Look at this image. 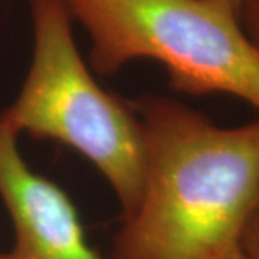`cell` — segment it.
Instances as JSON below:
<instances>
[{
  "label": "cell",
  "instance_id": "6da1fadb",
  "mask_svg": "<svg viewBox=\"0 0 259 259\" xmlns=\"http://www.w3.org/2000/svg\"><path fill=\"white\" fill-rule=\"evenodd\" d=\"M144 173L112 259H212L259 206V120L225 128L180 102H141Z\"/></svg>",
  "mask_w": 259,
  "mask_h": 259
},
{
  "label": "cell",
  "instance_id": "7a4b0ae2",
  "mask_svg": "<svg viewBox=\"0 0 259 259\" xmlns=\"http://www.w3.org/2000/svg\"><path fill=\"white\" fill-rule=\"evenodd\" d=\"M101 75L136 59L166 68L173 90L229 94L259 110V51L229 0H65Z\"/></svg>",
  "mask_w": 259,
  "mask_h": 259
},
{
  "label": "cell",
  "instance_id": "3957f363",
  "mask_svg": "<svg viewBox=\"0 0 259 259\" xmlns=\"http://www.w3.org/2000/svg\"><path fill=\"white\" fill-rule=\"evenodd\" d=\"M30 13L32 64L0 120L18 136L55 140L82 154L110 183L127 218L143 185L141 121L94 79L76 47L65 0H30Z\"/></svg>",
  "mask_w": 259,
  "mask_h": 259
},
{
  "label": "cell",
  "instance_id": "277c9868",
  "mask_svg": "<svg viewBox=\"0 0 259 259\" xmlns=\"http://www.w3.org/2000/svg\"><path fill=\"white\" fill-rule=\"evenodd\" d=\"M18 137L0 120V197L15 229V243L0 259H102L69 196L29 168Z\"/></svg>",
  "mask_w": 259,
  "mask_h": 259
},
{
  "label": "cell",
  "instance_id": "5b68a950",
  "mask_svg": "<svg viewBox=\"0 0 259 259\" xmlns=\"http://www.w3.org/2000/svg\"><path fill=\"white\" fill-rule=\"evenodd\" d=\"M238 13L245 33L259 51V0H241Z\"/></svg>",
  "mask_w": 259,
  "mask_h": 259
},
{
  "label": "cell",
  "instance_id": "8992f818",
  "mask_svg": "<svg viewBox=\"0 0 259 259\" xmlns=\"http://www.w3.org/2000/svg\"><path fill=\"white\" fill-rule=\"evenodd\" d=\"M242 250L249 259H259V206L250 214L239 239Z\"/></svg>",
  "mask_w": 259,
  "mask_h": 259
},
{
  "label": "cell",
  "instance_id": "52a82bcc",
  "mask_svg": "<svg viewBox=\"0 0 259 259\" xmlns=\"http://www.w3.org/2000/svg\"><path fill=\"white\" fill-rule=\"evenodd\" d=\"M212 259H249L246 256V253L242 250L241 245L238 243V245H235V246H232L228 250H225L222 253H219L218 256H214Z\"/></svg>",
  "mask_w": 259,
  "mask_h": 259
},
{
  "label": "cell",
  "instance_id": "ba28073f",
  "mask_svg": "<svg viewBox=\"0 0 259 259\" xmlns=\"http://www.w3.org/2000/svg\"><path fill=\"white\" fill-rule=\"evenodd\" d=\"M229 2H231V3H233V5L236 6V9L239 8V3H241V0H229Z\"/></svg>",
  "mask_w": 259,
  "mask_h": 259
}]
</instances>
